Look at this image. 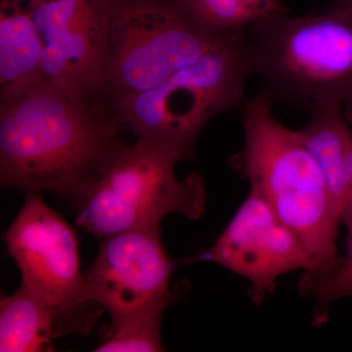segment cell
Returning a JSON list of instances; mask_svg holds the SVG:
<instances>
[{"label":"cell","instance_id":"1","mask_svg":"<svg viewBox=\"0 0 352 352\" xmlns=\"http://www.w3.org/2000/svg\"><path fill=\"white\" fill-rule=\"evenodd\" d=\"M126 132L110 113L41 83L0 101V184L76 203L129 145Z\"/></svg>","mask_w":352,"mask_h":352},{"label":"cell","instance_id":"2","mask_svg":"<svg viewBox=\"0 0 352 352\" xmlns=\"http://www.w3.org/2000/svg\"><path fill=\"white\" fill-rule=\"evenodd\" d=\"M272 107L263 89L245 102L244 146L228 163L249 179L307 249L312 266L302 273L298 283L302 286L328 276L337 267L340 214L318 164L298 131L283 126Z\"/></svg>","mask_w":352,"mask_h":352},{"label":"cell","instance_id":"3","mask_svg":"<svg viewBox=\"0 0 352 352\" xmlns=\"http://www.w3.org/2000/svg\"><path fill=\"white\" fill-rule=\"evenodd\" d=\"M252 75L273 104L310 109L352 97V2L320 12L288 13L245 30Z\"/></svg>","mask_w":352,"mask_h":352},{"label":"cell","instance_id":"4","mask_svg":"<svg viewBox=\"0 0 352 352\" xmlns=\"http://www.w3.org/2000/svg\"><path fill=\"white\" fill-rule=\"evenodd\" d=\"M185 160L193 157L170 141L136 138L100 182L72 204L76 223L103 240L132 229L161 226L171 214L200 219L207 206L206 183L197 173L176 177L175 166Z\"/></svg>","mask_w":352,"mask_h":352},{"label":"cell","instance_id":"5","mask_svg":"<svg viewBox=\"0 0 352 352\" xmlns=\"http://www.w3.org/2000/svg\"><path fill=\"white\" fill-rule=\"evenodd\" d=\"M233 32L203 27L175 0H118L96 107L112 115L119 102L166 82Z\"/></svg>","mask_w":352,"mask_h":352},{"label":"cell","instance_id":"6","mask_svg":"<svg viewBox=\"0 0 352 352\" xmlns=\"http://www.w3.org/2000/svg\"><path fill=\"white\" fill-rule=\"evenodd\" d=\"M251 75L245 30L234 32L166 82L119 102L111 113L136 138L164 139L194 159L197 139L208 122L242 107Z\"/></svg>","mask_w":352,"mask_h":352},{"label":"cell","instance_id":"7","mask_svg":"<svg viewBox=\"0 0 352 352\" xmlns=\"http://www.w3.org/2000/svg\"><path fill=\"white\" fill-rule=\"evenodd\" d=\"M4 240L22 284L50 308L55 337L87 335L104 308L88 296L76 233L39 193H28Z\"/></svg>","mask_w":352,"mask_h":352},{"label":"cell","instance_id":"8","mask_svg":"<svg viewBox=\"0 0 352 352\" xmlns=\"http://www.w3.org/2000/svg\"><path fill=\"white\" fill-rule=\"evenodd\" d=\"M43 43L44 82L96 107L118 0H25Z\"/></svg>","mask_w":352,"mask_h":352},{"label":"cell","instance_id":"9","mask_svg":"<svg viewBox=\"0 0 352 352\" xmlns=\"http://www.w3.org/2000/svg\"><path fill=\"white\" fill-rule=\"evenodd\" d=\"M198 261L219 264L244 277L258 305L273 293L278 278L291 271L307 272L312 266L300 240L252 187L212 247L186 259Z\"/></svg>","mask_w":352,"mask_h":352},{"label":"cell","instance_id":"10","mask_svg":"<svg viewBox=\"0 0 352 352\" xmlns=\"http://www.w3.org/2000/svg\"><path fill=\"white\" fill-rule=\"evenodd\" d=\"M173 261L161 226L132 229L101 240L85 273L90 300L118 320L154 305H170Z\"/></svg>","mask_w":352,"mask_h":352},{"label":"cell","instance_id":"11","mask_svg":"<svg viewBox=\"0 0 352 352\" xmlns=\"http://www.w3.org/2000/svg\"><path fill=\"white\" fill-rule=\"evenodd\" d=\"M43 82V43L25 0H0V101Z\"/></svg>","mask_w":352,"mask_h":352},{"label":"cell","instance_id":"12","mask_svg":"<svg viewBox=\"0 0 352 352\" xmlns=\"http://www.w3.org/2000/svg\"><path fill=\"white\" fill-rule=\"evenodd\" d=\"M342 104L344 102L340 100L317 104L309 110L307 124L298 131L303 145L323 173L340 219L346 182V152L352 138Z\"/></svg>","mask_w":352,"mask_h":352},{"label":"cell","instance_id":"13","mask_svg":"<svg viewBox=\"0 0 352 352\" xmlns=\"http://www.w3.org/2000/svg\"><path fill=\"white\" fill-rule=\"evenodd\" d=\"M54 320L43 300L21 285L0 302V351H54Z\"/></svg>","mask_w":352,"mask_h":352},{"label":"cell","instance_id":"14","mask_svg":"<svg viewBox=\"0 0 352 352\" xmlns=\"http://www.w3.org/2000/svg\"><path fill=\"white\" fill-rule=\"evenodd\" d=\"M191 19L217 32L243 31L288 13L283 0H175Z\"/></svg>","mask_w":352,"mask_h":352},{"label":"cell","instance_id":"15","mask_svg":"<svg viewBox=\"0 0 352 352\" xmlns=\"http://www.w3.org/2000/svg\"><path fill=\"white\" fill-rule=\"evenodd\" d=\"M168 305H154L118 320L105 328L96 352H159L162 344V320Z\"/></svg>","mask_w":352,"mask_h":352},{"label":"cell","instance_id":"16","mask_svg":"<svg viewBox=\"0 0 352 352\" xmlns=\"http://www.w3.org/2000/svg\"><path fill=\"white\" fill-rule=\"evenodd\" d=\"M298 289L302 295L314 298L316 324L326 321L331 303L352 296V232L347 233L346 254L340 258L336 270L328 276L312 280Z\"/></svg>","mask_w":352,"mask_h":352},{"label":"cell","instance_id":"17","mask_svg":"<svg viewBox=\"0 0 352 352\" xmlns=\"http://www.w3.org/2000/svg\"><path fill=\"white\" fill-rule=\"evenodd\" d=\"M340 224L346 227L347 233L352 232V138L346 152V182L340 210Z\"/></svg>","mask_w":352,"mask_h":352},{"label":"cell","instance_id":"18","mask_svg":"<svg viewBox=\"0 0 352 352\" xmlns=\"http://www.w3.org/2000/svg\"><path fill=\"white\" fill-rule=\"evenodd\" d=\"M346 104L347 106H349V108H351V110L352 111V97L346 101Z\"/></svg>","mask_w":352,"mask_h":352},{"label":"cell","instance_id":"19","mask_svg":"<svg viewBox=\"0 0 352 352\" xmlns=\"http://www.w3.org/2000/svg\"><path fill=\"white\" fill-rule=\"evenodd\" d=\"M337 1L352 2V0H337Z\"/></svg>","mask_w":352,"mask_h":352}]
</instances>
